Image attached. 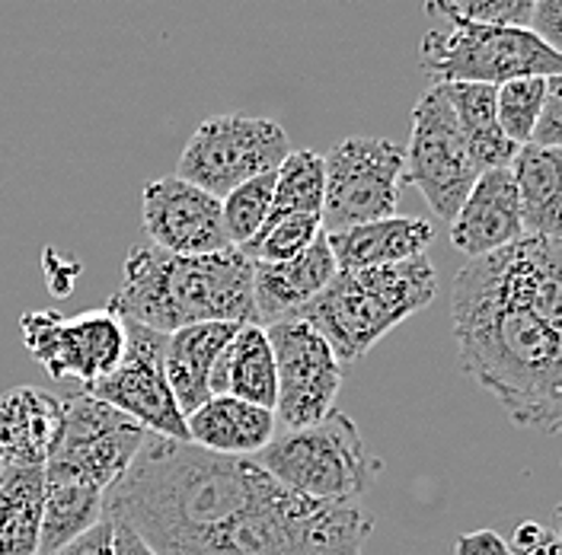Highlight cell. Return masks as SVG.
<instances>
[{
    "label": "cell",
    "instance_id": "cell-11",
    "mask_svg": "<svg viewBox=\"0 0 562 555\" xmlns=\"http://www.w3.org/2000/svg\"><path fill=\"white\" fill-rule=\"evenodd\" d=\"M266 339L279 377L272 409L276 421L284 431L323 421L333 412L342 386V364L336 361L333 348L304 319H281L276 326H266Z\"/></svg>",
    "mask_w": 562,
    "mask_h": 555
},
{
    "label": "cell",
    "instance_id": "cell-5",
    "mask_svg": "<svg viewBox=\"0 0 562 555\" xmlns=\"http://www.w3.org/2000/svg\"><path fill=\"white\" fill-rule=\"evenodd\" d=\"M279 486L316 501H361L384 463L364 448L361 431L346 412L297 431H281L252 456Z\"/></svg>",
    "mask_w": 562,
    "mask_h": 555
},
{
    "label": "cell",
    "instance_id": "cell-23",
    "mask_svg": "<svg viewBox=\"0 0 562 555\" xmlns=\"http://www.w3.org/2000/svg\"><path fill=\"white\" fill-rule=\"evenodd\" d=\"M518 211L525 237L562 240V150L560 147H518L512 160Z\"/></svg>",
    "mask_w": 562,
    "mask_h": 555
},
{
    "label": "cell",
    "instance_id": "cell-9",
    "mask_svg": "<svg viewBox=\"0 0 562 555\" xmlns=\"http://www.w3.org/2000/svg\"><path fill=\"white\" fill-rule=\"evenodd\" d=\"M122 329H125L122 361L105 377L87 383L83 393L112 406L115 412L128 416L147 434L186 444L189 441L186 416L179 412L167 374H164L167 336L138 326L132 319H122Z\"/></svg>",
    "mask_w": 562,
    "mask_h": 555
},
{
    "label": "cell",
    "instance_id": "cell-4",
    "mask_svg": "<svg viewBox=\"0 0 562 555\" xmlns=\"http://www.w3.org/2000/svg\"><path fill=\"white\" fill-rule=\"evenodd\" d=\"M435 294V265L428 256H416L396 265L336 272L314 301L291 319L314 326L339 364H355L403 319L425 310Z\"/></svg>",
    "mask_w": 562,
    "mask_h": 555
},
{
    "label": "cell",
    "instance_id": "cell-18",
    "mask_svg": "<svg viewBox=\"0 0 562 555\" xmlns=\"http://www.w3.org/2000/svg\"><path fill=\"white\" fill-rule=\"evenodd\" d=\"M326 246L336 259L339 272L358 269H378L396 265L406 259L425 256V249L435 240V224L422 217H384L371 224H358L339 234H323Z\"/></svg>",
    "mask_w": 562,
    "mask_h": 555
},
{
    "label": "cell",
    "instance_id": "cell-20",
    "mask_svg": "<svg viewBox=\"0 0 562 555\" xmlns=\"http://www.w3.org/2000/svg\"><path fill=\"white\" fill-rule=\"evenodd\" d=\"M237 322H199L167 336L164 374L170 383L176 406L182 416H192L211 399L209 374L217 354L237 336Z\"/></svg>",
    "mask_w": 562,
    "mask_h": 555
},
{
    "label": "cell",
    "instance_id": "cell-7",
    "mask_svg": "<svg viewBox=\"0 0 562 555\" xmlns=\"http://www.w3.org/2000/svg\"><path fill=\"white\" fill-rule=\"evenodd\" d=\"M323 234H339L358 224L396 214L406 182V150L386 138L351 135L323 157Z\"/></svg>",
    "mask_w": 562,
    "mask_h": 555
},
{
    "label": "cell",
    "instance_id": "cell-32",
    "mask_svg": "<svg viewBox=\"0 0 562 555\" xmlns=\"http://www.w3.org/2000/svg\"><path fill=\"white\" fill-rule=\"evenodd\" d=\"M508 555H562V543L557 530L537 521H521L512 533Z\"/></svg>",
    "mask_w": 562,
    "mask_h": 555
},
{
    "label": "cell",
    "instance_id": "cell-13",
    "mask_svg": "<svg viewBox=\"0 0 562 555\" xmlns=\"http://www.w3.org/2000/svg\"><path fill=\"white\" fill-rule=\"evenodd\" d=\"M144 438L147 431L128 416L90 393H74L61 399V424L48 463H65L109 491L138 456Z\"/></svg>",
    "mask_w": 562,
    "mask_h": 555
},
{
    "label": "cell",
    "instance_id": "cell-12",
    "mask_svg": "<svg viewBox=\"0 0 562 555\" xmlns=\"http://www.w3.org/2000/svg\"><path fill=\"white\" fill-rule=\"evenodd\" d=\"M23 342L52 381H80L83 386L115 371L125 351L122 319L109 310L61 316L35 310L20 316Z\"/></svg>",
    "mask_w": 562,
    "mask_h": 555
},
{
    "label": "cell",
    "instance_id": "cell-8",
    "mask_svg": "<svg viewBox=\"0 0 562 555\" xmlns=\"http://www.w3.org/2000/svg\"><path fill=\"white\" fill-rule=\"evenodd\" d=\"M288 154L291 140L279 122L224 112L205 118L192 132L179 154L176 175L214 199H224L249 179L279 170Z\"/></svg>",
    "mask_w": 562,
    "mask_h": 555
},
{
    "label": "cell",
    "instance_id": "cell-17",
    "mask_svg": "<svg viewBox=\"0 0 562 555\" xmlns=\"http://www.w3.org/2000/svg\"><path fill=\"white\" fill-rule=\"evenodd\" d=\"M61 424V399L38 386L0 393V466H45Z\"/></svg>",
    "mask_w": 562,
    "mask_h": 555
},
{
    "label": "cell",
    "instance_id": "cell-14",
    "mask_svg": "<svg viewBox=\"0 0 562 555\" xmlns=\"http://www.w3.org/2000/svg\"><path fill=\"white\" fill-rule=\"evenodd\" d=\"M140 214L150 246L170 256H211L231 249L221 199L179 175L150 179L140 195Z\"/></svg>",
    "mask_w": 562,
    "mask_h": 555
},
{
    "label": "cell",
    "instance_id": "cell-25",
    "mask_svg": "<svg viewBox=\"0 0 562 555\" xmlns=\"http://www.w3.org/2000/svg\"><path fill=\"white\" fill-rule=\"evenodd\" d=\"M42 466H0V555H38Z\"/></svg>",
    "mask_w": 562,
    "mask_h": 555
},
{
    "label": "cell",
    "instance_id": "cell-19",
    "mask_svg": "<svg viewBox=\"0 0 562 555\" xmlns=\"http://www.w3.org/2000/svg\"><path fill=\"white\" fill-rule=\"evenodd\" d=\"M38 555H52L105 518V488L65 463H45Z\"/></svg>",
    "mask_w": 562,
    "mask_h": 555
},
{
    "label": "cell",
    "instance_id": "cell-3",
    "mask_svg": "<svg viewBox=\"0 0 562 555\" xmlns=\"http://www.w3.org/2000/svg\"><path fill=\"white\" fill-rule=\"evenodd\" d=\"M105 310L164 336L199 322L252 326V262L237 246L211 256H170L140 246L125 259L122 287Z\"/></svg>",
    "mask_w": 562,
    "mask_h": 555
},
{
    "label": "cell",
    "instance_id": "cell-31",
    "mask_svg": "<svg viewBox=\"0 0 562 555\" xmlns=\"http://www.w3.org/2000/svg\"><path fill=\"white\" fill-rule=\"evenodd\" d=\"M533 147H560L562 144V77H547V97L540 105V115L530 132Z\"/></svg>",
    "mask_w": 562,
    "mask_h": 555
},
{
    "label": "cell",
    "instance_id": "cell-10",
    "mask_svg": "<svg viewBox=\"0 0 562 555\" xmlns=\"http://www.w3.org/2000/svg\"><path fill=\"white\" fill-rule=\"evenodd\" d=\"M403 150H406V182L419 189L435 217L451 224V217L463 205L480 173L460 138L454 109L438 83L413 109L409 147Z\"/></svg>",
    "mask_w": 562,
    "mask_h": 555
},
{
    "label": "cell",
    "instance_id": "cell-27",
    "mask_svg": "<svg viewBox=\"0 0 562 555\" xmlns=\"http://www.w3.org/2000/svg\"><path fill=\"white\" fill-rule=\"evenodd\" d=\"M272 192H276V170L249 179L221 199V217H224V230H227L231 246L240 249L259 234V227L266 224V217L272 211Z\"/></svg>",
    "mask_w": 562,
    "mask_h": 555
},
{
    "label": "cell",
    "instance_id": "cell-21",
    "mask_svg": "<svg viewBox=\"0 0 562 555\" xmlns=\"http://www.w3.org/2000/svg\"><path fill=\"white\" fill-rule=\"evenodd\" d=\"M189 444L227 456H256L279 434V421L269 409L234 396H211L192 416H186Z\"/></svg>",
    "mask_w": 562,
    "mask_h": 555
},
{
    "label": "cell",
    "instance_id": "cell-24",
    "mask_svg": "<svg viewBox=\"0 0 562 555\" xmlns=\"http://www.w3.org/2000/svg\"><path fill=\"white\" fill-rule=\"evenodd\" d=\"M454 109L460 138L476 167V173L512 167L518 147L505 138L495 115V87L490 83H438Z\"/></svg>",
    "mask_w": 562,
    "mask_h": 555
},
{
    "label": "cell",
    "instance_id": "cell-33",
    "mask_svg": "<svg viewBox=\"0 0 562 555\" xmlns=\"http://www.w3.org/2000/svg\"><path fill=\"white\" fill-rule=\"evenodd\" d=\"M527 33H533L543 45L560 52L562 38V0H537L527 20Z\"/></svg>",
    "mask_w": 562,
    "mask_h": 555
},
{
    "label": "cell",
    "instance_id": "cell-29",
    "mask_svg": "<svg viewBox=\"0 0 562 555\" xmlns=\"http://www.w3.org/2000/svg\"><path fill=\"white\" fill-rule=\"evenodd\" d=\"M543 97H547V77H518L495 87V115L505 138L515 147L530 144V132L540 115Z\"/></svg>",
    "mask_w": 562,
    "mask_h": 555
},
{
    "label": "cell",
    "instance_id": "cell-2",
    "mask_svg": "<svg viewBox=\"0 0 562 555\" xmlns=\"http://www.w3.org/2000/svg\"><path fill=\"white\" fill-rule=\"evenodd\" d=\"M457 354L467 377L518 428L557 434L562 421V246L521 237L470 259L451 291Z\"/></svg>",
    "mask_w": 562,
    "mask_h": 555
},
{
    "label": "cell",
    "instance_id": "cell-36",
    "mask_svg": "<svg viewBox=\"0 0 562 555\" xmlns=\"http://www.w3.org/2000/svg\"><path fill=\"white\" fill-rule=\"evenodd\" d=\"M112 521V555H157L125 521Z\"/></svg>",
    "mask_w": 562,
    "mask_h": 555
},
{
    "label": "cell",
    "instance_id": "cell-1",
    "mask_svg": "<svg viewBox=\"0 0 562 555\" xmlns=\"http://www.w3.org/2000/svg\"><path fill=\"white\" fill-rule=\"evenodd\" d=\"M361 501H316L279 486L252 456L179 448L154 473L140 533L157 555H364Z\"/></svg>",
    "mask_w": 562,
    "mask_h": 555
},
{
    "label": "cell",
    "instance_id": "cell-26",
    "mask_svg": "<svg viewBox=\"0 0 562 555\" xmlns=\"http://www.w3.org/2000/svg\"><path fill=\"white\" fill-rule=\"evenodd\" d=\"M323 157L314 150H291L276 170V192H272V211L266 224L294 217V214H319L323 208Z\"/></svg>",
    "mask_w": 562,
    "mask_h": 555
},
{
    "label": "cell",
    "instance_id": "cell-28",
    "mask_svg": "<svg viewBox=\"0 0 562 555\" xmlns=\"http://www.w3.org/2000/svg\"><path fill=\"white\" fill-rule=\"evenodd\" d=\"M319 234H323L319 214H294V217L262 224L259 234L240 246V252L249 262H288L307 252Z\"/></svg>",
    "mask_w": 562,
    "mask_h": 555
},
{
    "label": "cell",
    "instance_id": "cell-34",
    "mask_svg": "<svg viewBox=\"0 0 562 555\" xmlns=\"http://www.w3.org/2000/svg\"><path fill=\"white\" fill-rule=\"evenodd\" d=\"M52 555H112V521H109V514Z\"/></svg>",
    "mask_w": 562,
    "mask_h": 555
},
{
    "label": "cell",
    "instance_id": "cell-15",
    "mask_svg": "<svg viewBox=\"0 0 562 555\" xmlns=\"http://www.w3.org/2000/svg\"><path fill=\"white\" fill-rule=\"evenodd\" d=\"M525 237L518 192L512 170H486L476 175L463 205L451 217V243L470 259L490 256Z\"/></svg>",
    "mask_w": 562,
    "mask_h": 555
},
{
    "label": "cell",
    "instance_id": "cell-30",
    "mask_svg": "<svg viewBox=\"0 0 562 555\" xmlns=\"http://www.w3.org/2000/svg\"><path fill=\"white\" fill-rule=\"evenodd\" d=\"M451 10L463 20L483 26H505V30H527L530 10L537 0H448Z\"/></svg>",
    "mask_w": 562,
    "mask_h": 555
},
{
    "label": "cell",
    "instance_id": "cell-22",
    "mask_svg": "<svg viewBox=\"0 0 562 555\" xmlns=\"http://www.w3.org/2000/svg\"><path fill=\"white\" fill-rule=\"evenodd\" d=\"M211 396H234L252 403L259 409H276L279 377H276V358L266 339L262 326H240L237 336L217 354L209 374Z\"/></svg>",
    "mask_w": 562,
    "mask_h": 555
},
{
    "label": "cell",
    "instance_id": "cell-6",
    "mask_svg": "<svg viewBox=\"0 0 562 555\" xmlns=\"http://www.w3.org/2000/svg\"><path fill=\"white\" fill-rule=\"evenodd\" d=\"M425 10L451 23L448 33L428 30L422 38V70L438 83H490L502 87L518 77H557L562 55L527 30L483 26L463 20L448 0H428Z\"/></svg>",
    "mask_w": 562,
    "mask_h": 555
},
{
    "label": "cell",
    "instance_id": "cell-16",
    "mask_svg": "<svg viewBox=\"0 0 562 555\" xmlns=\"http://www.w3.org/2000/svg\"><path fill=\"white\" fill-rule=\"evenodd\" d=\"M339 269L319 234L307 252L288 262H252V307L256 326H276L281 319H291L304 304H311L316 294L333 281Z\"/></svg>",
    "mask_w": 562,
    "mask_h": 555
},
{
    "label": "cell",
    "instance_id": "cell-35",
    "mask_svg": "<svg viewBox=\"0 0 562 555\" xmlns=\"http://www.w3.org/2000/svg\"><path fill=\"white\" fill-rule=\"evenodd\" d=\"M457 555H508V543L492 533V530H476L457 540Z\"/></svg>",
    "mask_w": 562,
    "mask_h": 555
}]
</instances>
